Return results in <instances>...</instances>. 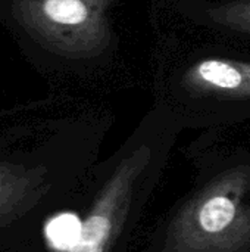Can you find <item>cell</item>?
Segmentation results:
<instances>
[{"instance_id": "obj_1", "label": "cell", "mask_w": 250, "mask_h": 252, "mask_svg": "<svg viewBox=\"0 0 250 252\" xmlns=\"http://www.w3.org/2000/svg\"><path fill=\"white\" fill-rule=\"evenodd\" d=\"M152 97L180 126L250 118V50L209 38L156 35L149 55Z\"/></svg>"}, {"instance_id": "obj_2", "label": "cell", "mask_w": 250, "mask_h": 252, "mask_svg": "<svg viewBox=\"0 0 250 252\" xmlns=\"http://www.w3.org/2000/svg\"><path fill=\"white\" fill-rule=\"evenodd\" d=\"M156 35L218 40L250 50V0H149Z\"/></svg>"}, {"instance_id": "obj_3", "label": "cell", "mask_w": 250, "mask_h": 252, "mask_svg": "<svg viewBox=\"0 0 250 252\" xmlns=\"http://www.w3.org/2000/svg\"><path fill=\"white\" fill-rule=\"evenodd\" d=\"M81 229L83 224L74 214H62L47 224L46 235L56 250L71 251L80 239Z\"/></svg>"}, {"instance_id": "obj_4", "label": "cell", "mask_w": 250, "mask_h": 252, "mask_svg": "<svg viewBox=\"0 0 250 252\" xmlns=\"http://www.w3.org/2000/svg\"><path fill=\"white\" fill-rule=\"evenodd\" d=\"M234 214L236 208L233 202L224 196H217L203 205L200 211V224L209 233L221 232L233 221Z\"/></svg>"}, {"instance_id": "obj_5", "label": "cell", "mask_w": 250, "mask_h": 252, "mask_svg": "<svg viewBox=\"0 0 250 252\" xmlns=\"http://www.w3.org/2000/svg\"><path fill=\"white\" fill-rule=\"evenodd\" d=\"M111 223L103 216L90 217L81 229L77 245L69 252H100L109 236Z\"/></svg>"}]
</instances>
